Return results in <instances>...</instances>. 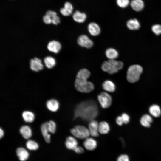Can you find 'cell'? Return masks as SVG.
Returning <instances> with one entry per match:
<instances>
[{
	"mask_svg": "<svg viewBox=\"0 0 161 161\" xmlns=\"http://www.w3.org/2000/svg\"><path fill=\"white\" fill-rule=\"evenodd\" d=\"M98 108L96 102L93 100L79 103L74 111V119L80 118L86 120H94L98 115Z\"/></svg>",
	"mask_w": 161,
	"mask_h": 161,
	"instance_id": "cell-1",
	"label": "cell"
},
{
	"mask_svg": "<svg viewBox=\"0 0 161 161\" xmlns=\"http://www.w3.org/2000/svg\"><path fill=\"white\" fill-rule=\"evenodd\" d=\"M88 79L85 77L76 76L75 82V86L77 91L81 92L87 93L93 90L94 85L91 82L88 81Z\"/></svg>",
	"mask_w": 161,
	"mask_h": 161,
	"instance_id": "cell-2",
	"label": "cell"
},
{
	"mask_svg": "<svg viewBox=\"0 0 161 161\" xmlns=\"http://www.w3.org/2000/svg\"><path fill=\"white\" fill-rule=\"evenodd\" d=\"M123 66V63L121 61L114 60L105 61L101 65L102 70L110 74L117 73Z\"/></svg>",
	"mask_w": 161,
	"mask_h": 161,
	"instance_id": "cell-3",
	"label": "cell"
},
{
	"mask_svg": "<svg viewBox=\"0 0 161 161\" xmlns=\"http://www.w3.org/2000/svg\"><path fill=\"white\" fill-rule=\"evenodd\" d=\"M143 71V68L139 65L134 64L128 68L127 73V79L128 81L131 83L137 81Z\"/></svg>",
	"mask_w": 161,
	"mask_h": 161,
	"instance_id": "cell-4",
	"label": "cell"
},
{
	"mask_svg": "<svg viewBox=\"0 0 161 161\" xmlns=\"http://www.w3.org/2000/svg\"><path fill=\"white\" fill-rule=\"evenodd\" d=\"M70 131L74 137L80 139L85 140L90 135L88 129L82 125L75 126Z\"/></svg>",
	"mask_w": 161,
	"mask_h": 161,
	"instance_id": "cell-5",
	"label": "cell"
},
{
	"mask_svg": "<svg viewBox=\"0 0 161 161\" xmlns=\"http://www.w3.org/2000/svg\"><path fill=\"white\" fill-rule=\"evenodd\" d=\"M98 100L101 107L104 109L109 108L112 104V97L106 92L101 93L98 96Z\"/></svg>",
	"mask_w": 161,
	"mask_h": 161,
	"instance_id": "cell-6",
	"label": "cell"
},
{
	"mask_svg": "<svg viewBox=\"0 0 161 161\" xmlns=\"http://www.w3.org/2000/svg\"><path fill=\"white\" fill-rule=\"evenodd\" d=\"M77 43L81 47L87 48H90L93 45V41L86 35H82L78 38Z\"/></svg>",
	"mask_w": 161,
	"mask_h": 161,
	"instance_id": "cell-7",
	"label": "cell"
},
{
	"mask_svg": "<svg viewBox=\"0 0 161 161\" xmlns=\"http://www.w3.org/2000/svg\"><path fill=\"white\" fill-rule=\"evenodd\" d=\"M30 68L32 71L38 72L43 69V65L41 60L37 58L31 59L30 61Z\"/></svg>",
	"mask_w": 161,
	"mask_h": 161,
	"instance_id": "cell-8",
	"label": "cell"
},
{
	"mask_svg": "<svg viewBox=\"0 0 161 161\" xmlns=\"http://www.w3.org/2000/svg\"><path fill=\"white\" fill-rule=\"evenodd\" d=\"M99 123L94 120L90 121L89 124L88 129L90 134L93 137H97L99 135Z\"/></svg>",
	"mask_w": 161,
	"mask_h": 161,
	"instance_id": "cell-9",
	"label": "cell"
},
{
	"mask_svg": "<svg viewBox=\"0 0 161 161\" xmlns=\"http://www.w3.org/2000/svg\"><path fill=\"white\" fill-rule=\"evenodd\" d=\"M89 32L92 36H96L99 35L100 33L101 30L99 25L95 22H91L87 27Z\"/></svg>",
	"mask_w": 161,
	"mask_h": 161,
	"instance_id": "cell-10",
	"label": "cell"
},
{
	"mask_svg": "<svg viewBox=\"0 0 161 161\" xmlns=\"http://www.w3.org/2000/svg\"><path fill=\"white\" fill-rule=\"evenodd\" d=\"M47 47L50 52L56 54L58 53L61 49V46L59 42L53 40L48 43Z\"/></svg>",
	"mask_w": 161,
	"mask_h": 161,
	"instance_id": "cell-11",
	"label": "cell"
},
{
	"mask_svg": "<svg viewBox=\"0 0 161 161\" xmlns=\"http://www.w3.org/2000/svg\"><path fill=\"white\" fill-rule=\"evenodd\" d=\"M73 10L72 4L69 2H66L64 3V7L60 9V12L63 16H67L72 14Z\"/></svg>",
	"mask_w": 161,
	"mask_h": 161,
	"instance_id": "cell-12",
	"label": "cell"
},
{
	"mask_svg": "<svg viewBox=\"0 0 161 161\" xmlns=\"http://www.w3.org/2000/svg\"><path fill=\"white\" fill-rule=\"evenodd\" d=\"M72 18L73 20L78 23H83L86 20L87 16L86 14L83 12L76 10L72 14Z\"/></svg>",
	"mask_w": 161,
	"mask_h": 161,
	"instance_id": "cell-13",
	"label": "cell"
},
{
	"mask_svg": "<svg viewBox=\"0 0 161 161\" xmlns=\"http://www.w3.org/2000/svg\"><path fill=\"white\" fill-rule=\"evenodd\" d=\"M83 145L86 149L92 151L95 149L97 146V143L96 140L92 137H89L84 140Z\"/></svg>",
	"mask_w": 161,
	"mask_h": 161,
	"instance_id": "cell-14",
	"label": "cell"
},
{
	"mask_svg": "<svg viewBox=\"0 0 161 161\" xmlns=\"http://www.w3.org/2000/svg\"><path fill=\"white\" fill-rule=\"evenodd\" d=\"M65 144L68 149L73 151L78 146V142L76 138L71 136L67 138Z\"/></svg>",
	"mask_w": 161,
	"mask_h": 161,
	"instance_id": "cell-15",
	"label": "cell"
},
{
	"mask_svg": "<svg viewBox=\"0 0 161 161\" xmlns=\"http://www.w3.org/2000/svg\"><path fill=\"white\" fill-rule=\"evenodd\" d=\"M17 155L21 161H25L29 158V154L28 151L24 148L20 147L16 150Z\"/></svg>",
	"mask_w": 161,
	"mask_h": 161,
	"instance_id": "cell-16",
	"label": "cell"
},
{
	"mask_svg": "<svg viewBox=\"0 0 161 161\" xmlns=\"http://www.w3.org/2000/svg\"><path fill=\"white\" fill-rule=\"evenodd\" d=\"M41 129L45 141L47 143H49L50 141L51 136L47 127V122H45L41 125Z\"/></svg>",
	"mask_w": 161,
	"mask_h": 161,
	"instance_id": "cell-17",
	"label": "cell"
},
{
	"mask_svg": "<svg viewBox=\"0 0 161 161\" xmlns=\"http://www.w3.org/2000/svg\"><path fill=\"white\" fill-rule=\"evenodd\" d=\"M46 106L50 111L55 112L59 109V104L58 102L55 99H51L48 100L46 103Z\"/></svg>",
	"mask_w": 161,
	"mask_h": 161,
	"instance_id": "cell-18",
	"label": "cell"
},
{
	"mask_svg": "<svg viewBox=\"0 0 161 161\" xmlns=\"http://www.w3.org/2000/svg\"><path fill=\"white\" fill-rule=\"evenodd\" d=\"M19 131L23 137L25 139H28L32 136V130L28 126H22L20 129Z\"/></svg>",
	"mask_w": 161,
	"mask_h": 161,
	"instance_id": "cell-19",
	"label": "cell"
},
{
	"mask_svg": "<svg viewBox=\"0 0 161 161\" xmlns=\"http://www.w3.org/2000/svg\"><path fill=\"white\" fill-rule=\"evenodd\" d=\"M130 5L134 10L138 12L141 11L144 6V3L142 0H132Z\"/></svg>",
	"mask_w": 161,
	"mask_h": 161,
	"instance_id": "cell-20",
	"label": "cell"
},
{
	"mask_svg": "<svg viewBox=\"0 0 161 161\" xmlns=\"http://www.w3.org/2000/svg\"><path fill=\"white\" fill-rule=\"evenodd\" d=\"M126 25L129 29L131 30H137L140 27L139 22L135 18L129 20L127 22Z\"/></svg>",
	"mask_w": 161,
	"mask_h": 161,
	"instance_id": "cell-21",
	"label": "cell"
},
{
	"mask_svg": "<svg viewBox=\"0 0 161 161\" xmlns=\"http://www.w3.org/2000/svg\"><path fill=\"white\" fill-rule=\"evenodd\" d=\"M105 55L109 60H114L118 57V53L115 49L112 48H109L106 50Z\"/></svg>",
	"mask_w": 161,
	"mask_h": 161,
	"instance_id": "cell-22",
	"label": "cell"
},
{
	"mask_svg": "<svg viewBox=\"0 0 161 161\" xmlns=\"http://www.w3.org/2000/svg\"><path fill=\"white\" fill-rule=\"evenodd\" d=\"M103 89L107 92H113L115 89V86L114 83L109 80L105 81L102 84Z\"/></svg>",
	"mask_w": 161,
	"mask_h": 161,
	"instance_id": "cell-23",
	"label": "cell"
},
{
	"mask_svg": "<svg viewBox=\"0 0 161 161\" xmlns=\"http://www.w3.org/2000/svg\"><path fill=\"white\" fill-rule=\"evenodd\" d=\"M110 131V126L109 124L105 121H102L99 123L98 131L102 134H107Z\"/></svg>",
	"mask_w": 161,
	"mask_h": 161,
	"instance_id": "cell-24",
	"label": "cell"
},
{
	"mask_svg": "<svg viewBox=\"0 0 161 161\" xmlns=\"http://www.w3.org/2000/svg\"><path fill=\"white\" fill-rule=\"evenodd\" d=\"M24 120L28 123L32 122L35 119V115L32 112L29 111H24L22 114Z\"/></svg>",
	"mask_w": 161,
	"mask_h": 161,
	"instance_id": "cell-25",
	"label": "cell"
},
{
	"mask_svg": "<svg viewBox=\"0 0 161 161\" xmlns=\"http://www.w3.org/2000/svg\"><path fill=\"white\" fill-rule=\"evenodd\" d=\"M149 111L151 114L154 117H158L161 114L160 109L157 105L154 104L151 106L149 108Z\"/></svg>",
	"mask_w": 161,
	"mask_h": 161,
	"instance_id": "cell-26",
	"label": "cell"
},
{
	"mask_svg": "<svg viewBox=\"0 0 161 161\" xmlns=\"http://www.w3.org/2000/svg\"><path fill=\"white\" fill-rule=\"evenodd\" d=\"M152 122V117L148 114L143 115L140 120V124L142 126L146 127H149Z\"/></svg>",
	"mask_w": 161,
	"mask_h": 161,
	"instance_id": "cell-27",
	"label": "cell"
},
{
	"mask_svg": "<svg viewBox=\"0 0 161 161\" xmlns=\"http://www.w3.org/2000/svg\"><path fill=\"white\" fill-rule=\"evenodd\" d=\"M44 61L45 66L48 69H51L55 65L56 61L54 58L51 56L45 57Z\"/></svg>",
	"mask_w": 161,
	"mask_h": 161,
	"instance_id": "cell-28",
	"label": "cell"
},
{
	"mask_svg": "<svg viewBox=\"0 0 161 161\" xmlns=\"http://www.w3.org/2000/svg\"><path fill=\"white\" fill-rule=\"evenodd\" d=\"M27 148L29 150L35 151L38 149L39 145L38 143L32 140H28L26 143Z\"/></svg>",
	"mask_w": 161,
	"mask_h": 161,
	"instance_id": "cell-29",
	"label": "cell"
},
{
	"mask_svg": "<svg viewBox=\"0 0 161 161\" xmlns=\"http://www.w3.org/2000/svg\"><path fill=\"white\" fill-rule=\"evenodd\" d=\"M47 127L50 133L53 134L55 132L56 125L54 121L50 120L47 122Z\"/></svg>",
	"mask_w": 161,
	"mask_h": 161,
	"instance_id": "cell-30",
	"label": "cell"
},
{
	"mask_svg": "<svg viewBox=\"0 0 161 161\" xmlns=\"http://www.w3.org/2000/svg\"><path fill=\"white\" fill-rule=\"evenodd\" d=\"M116 4L120 7L125 8L127 7L129 3V0H116Z\"/></svg>",
	"mask_w": 161,
	"mask_h": 161,
	"instance_id": "cell-31",
	"label": "cell"
},
{
	"mask_svg": "<svg viewBox=\"0 0 161 161\" xmlns=\"http://www.w3.org/2000/svg\"><path fill=\"white\" fill-rule=\"evenodd\" d=\"M152 32L156 35L161 34V25L156 24L152 26L151 27Z\"/></svg>",
	"mask_w": 161,
	"mask_h": 161,
	"instance_id": "cell-32",
	"label": "cell"
},
{
	"mask_svg": "<svg viewBox=\"0 0 161 161\" xmlns=\"http://www.w3.org/2000/svg\"><path fill=\"white\" fill-rule=\"evenodd\" d=\"M123 123L126 124L128 123L129 121L130 118L129 116L126 113H123L121 116Z\"/></svg>",
	"mask_w": 161,
	"mask_h": 161,
	"instance_id": "cell-33",
	"label": "cell"
},
{
	"mask_svg": "<svg viewBox=\"0 0 161 161\" xmlns=\"http://www.w3.org/2000/svg\"><path fill=\"white\" fill-rule=\"evenodd\" d=\"M117 161H129V160L127 155L122 154L118 157Z\"/></svg>",
	"mask_w": 161,
	"mask_h": 161,
	"instance_id": "cell-34",
	"label": "cell"
},
{
	"mask_svg": "<svg viewBox=\"0 0 161 161\" xmlns=\"http://www.w3.org/2000/svg\"><path fill=\"white\" fill-rule=\"evenodd\" d=\"M46 15L47 16L52 19L57 16L56 13L54 11L48 10L46 13Z\"/></svg>",
	"mask_w": 161,
	"mask_h": 161,
	"instance_id": "cell-35",
	"label": "cell"
},
{
	"mask_svg": "<svg viewBox=\"0 0 161 161\" xmlns=\"http://www.w3.org/2000/svg\"><path fill=\"white\" fill-rule=\"evenodd\" d=\"M44 22L46 24H49L52 23V19L49 17L45 15L43 17Z\"/></svg>",
	"mask_w": 161,
	"mask_h": 161,
	"instance_id": "cell-36",
	"label": "cell"
},
{
	"mask_svg": "<svg viewBox=\"0 0 161 161\" xmlns=\"http://www.w3.org/2000/svg\"><path fill=\"white\" fill-rule=\"evenodd\" d=\"M60 22V19L57 16H55L52 19V23L54 25H56Z\"/></svg>",
	"mask_w": 161,
	"mask_h": 161,
	"instance_id": "cell-37",
	"label": "cell"
},
{
	"mask_svg": "<svg viewBox=\"0 0 161 161\" xmlns=\"http://www.w3.org/2000/svg\"><path fill=\"white\" fill-rule=\"evenodd\" d=\"M76 153L81 154L83 152L84 150L83 148L81 146H78L74 150Z\"/></svg>",
	"mask_w": 161,
	"mask_h": 161,
	"instance_id": "cell-38",
	"label": "cell"
},
{
	"mask_svg": "<svg viewBox=\"0 0 161 161\" xmlns=\"http://www.w3.org/2000/svg\"><path fill=\"white\" fill-rule=\"evenodd\" d=\"M116 121L117 123L119 126H121L123 123L121 116H118L116 119Z\"/></svg>",
	"mask_w": 161,
	"mask_h": 161,
	"instance_id": "cell-39",
	"label": "cell"
},
{
	"mask_svg": "<svg viewBox=\"0 0 161 161\" xmlns=\"http://www.w3.org/2000/svg\"><path fill=\"white\" fill-rule=\"evenodd\" d=\"M4 131L3 130L0 128V138L1 139L4 136Z\"/></svg>",
	"mask_w": 161,
	"mask_h": 161,
	"instance_id": "cell-40",
	"label": "cell"
}]
</instances>
